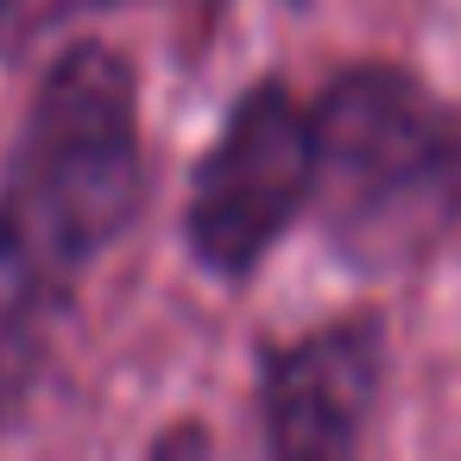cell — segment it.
Returning a JSON list of instances; mask_svg holds the SVG:
<instances>
[{
    "instance_id": "cell-1",
    "label": "cell",
    "mask_w": 461,
    "mask_h": 461,
    "mask_svg": "<svg viewBox=\"0 0 461 461\" xmlns=\"http://www.w3.org/2000/svg\"><path fill=\"white\" fill-rule=\"evenodd\" d=\"M140 190L133 77L108 45H77L45 70L0 171V272L64 303V291L127 234Z\"/></svg>"
},
{
    "instance_id": "cell-2",
    "label": "cell",
    "mask_w": 461,
    "mask_h": 461,
    "mask_svg": "<svg viewBox=\"0 0 461 461\" xmlns=\"http://www.w3.org/2000/svg\"><path fill=\"white\" fill-rule=\"evenodd\" d=\"M322 240L354 272H411L461 221V114L404 70H348L310 108Z\"/></svg>"
},
{
    "instance_id": "cell-3",
    "label": "cell",
    "mask_w": 461,
    "mask_h": 461,
    "mask_svg": "<svg viewBox=\"0 0 461 461\" xmlns=\"http://www.w3.org/2000/svg\"><path fill=\"white\" fill-rule=\"evenodd\" d=\"M310 190L316 121L291 89L259 83L228 108L215 146L203 152L184 234L215 278H247L278 247V234L310 209Z\"/></svg>"
},
{
    "instance_id": "cell-4",
    "label": "cell",
    "mask_w": 461,
    "mask_h": 461,
    "mask_svg": "<svg viewBox=\"0 0 461 461\" xmlns=\"http://www.w3.org/2000/svg\"><path fill=\"white\" fill-rule=\"evenodd\" d=\"M379 398V329L329 322L266 360L259 411L278 455H348Z\"/></svg>"
},
{
    "instance_id": "cell-5",
    "label": "cell",
    "mask_w": 461,
    "mask_h": 461,
    "mask_svg": "<svg viewBox=\"0 0 461 461\" xmlns=\"http://www.w3.org/2000/svg\"><path fill=\"white\" fill-rule=\"evenodd\" d=\"M77 7H89V0H0V58L32 51L45 32L64 26Z\"/></svg>"
}]
</instances>
